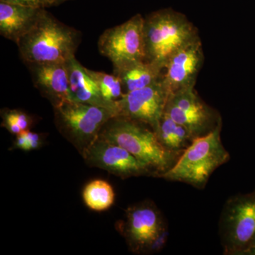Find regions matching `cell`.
<instances>
[{"label":"cell","instance_id":"obj_1","mask_svg":"<svg viewBox=\"0 0 255 255\" xmlns=\"http://www.w3.org/2000/svg\"><path fill=\"white\" fill-rule=\"evenodd\" d=\"M81 41L80 31L43 9L35 26L16 46L26 65L66 62L75 56Z\"/></svg>","mask_w":255,"mask_h":255},{"label":"cell","instance_id":"obj_2","mask_svg":"<svg viewBox=\"0 0 255 255\" xmlns=\"http://www.w3.org/2000/svg\"><path fill=\"white\" fill-rule=\"evenodd\" d=\"M99 135L130 152L155 177L168 171L182 154L167 150L148 126L120 116L111 119Z\"/></svg>","mask_w":255,"mask_h":255},{"label":"cell","instance_id":"obj_3","mask_svg":"<svg viewBox=\"0 0 255 255\" xmlns=\"http://www.w3.org/2000/svg\"><path fill=\"white\" fill-rule=\"evenodd\" d=\"M221 125L194 139L172 167L159 178L204 189L215 171L231 158L221 140Z\"/></svg>","mask_w":255,"mask_h":255},{"label":"cell","instance_id":"obj_4","mask_svg":"<svg viewBox=\"0 0 255 255\" xmlns=\"http://www.w3.org/2000/svg\"><path fill=\"white\" fill-rule=\"evenodd\" d=\"M185 15L172 9L154 11L144 18L146 60L164 68L172 55L198 38Z\"/></svg>","mask_w":255,"mask_h":255},{"label":"cell","instance_id":"obj_5","mask_svg":"<svg viewBox=\"0 0 255 255\" xmlns=\"http://www.w3.org/2000/svg\"><path fill=\"white\" fill-rule=\"evenodd\" d=\"M219 234L225 255H255V189L226 201Z\"/></svg>","mask_w":255,"mask_h":255},{"label":"cell","instance_id":"obj_6","mask_svg":"<svg viewBox=\"0 0 255 255\" xmlns=\"http://www.w3.org/2000/svg\"><path fill=\"white\" fill-rule=\"evenodd\" d=\"M55 122L60 132L83 150L100 135L116 111L78 102H64L54 108Z\"/></svg>","mask_w":255,"mask_h":255},{"label":"cell","instance_id":"obj_7","mask_svg":"<svg viewBox=\"0 0 255 255\" xmlns=\"http://www.w3.org/2000/svg\"><path fill=\"white\" fill-rule=\"evenodd\" d=\"M144 18L137 14L101 34L99 51L112 62L114 70L146 60Z\"/></svg>","mask_w":255,"mask_h":255},{"label":"cell","instance_id":"obj_8","mask_svg":"<svg viewBox=\"0 0 255 255\" xmlns=\"http://www.w3.org/2000/svg\"><path fill=\"white\" fill-rule=\"evenodd\" d=\"M164 113L185 127L194 139L209 133L222 124L221 117L201 100L194 87L170 94Z\"/></svg>","mask_w":255,"mask_h":255},{"label":"cell","instance_id":"obj_9","mask_svg":"<svg viewBox=\"0 0 255 255\" xmlns=\"http://www.w3.org/2000/svg\"><path fill=\"white\" fill-rule=\"evenodd\" d=\"M169 95L161 79L144 88L124 92L117 102V116L145 124L156 132Z\"/></svg>","mask_w":255,"mask_h":255},{"label":"cell","instance_id":"obj_10","mask_svg":"<svg viewBox=\"0 0 255 255\" xmlns=\"http://www.w3.org/2000/svg\"><path fill=\"white\" fill-rule=\"evenodd\" d=\"M82 155L90 166L105 169L124 179L139 176L154 177L153 172L130 152L100 135L82 150Z\"/></svg>","mask_w":255,"mask_h":255},{"label":"cell","instance_id":"obj_11","mask_svg":"<svg viewBox=\"0 0 255 255\" xmlns=\"http://www.w3.org/2000/svg\"><path fill=\"white\" fill-rule=\"evenodd\" d=\"M167 228L155 204L145 201L129 208L122 231L133 253H149L152 243Z\"/></svg>","mask_w":255,"mask_h":255},{"label":"cell","instance_id":"obj_12","mask_svg":"<svg viewBox=\"0 0 255 255\" xmlns=\"http://www.w3.org/2000/svg\"><path fill=\"white\" fill-rule=\"evenodd\" d=\"M203 62L204 52L199 37L176 51L167 60L161 78L169 94L194 87Z\"/></svg>","mask_w":255,"mask_h":255},{"label":"cell","instance_id":"obj_13","mask_svg":"<svg viewBox=\"0 0 255 255\" xmlns=\"http://www.w3.org/2000/svg\"><path fill=\"white\" fill-rule=\"evenodd\" d=\"M66 62L31 63L26 65L32 81L43 97L49 101L53 108L70 102V87Z\"/></svg>","mask_w":255,"mask_h":255},{"label":"cell","instance_id":"obj_14","mask_svg":"<svg viewBox=\"0 0 255 255\" xmlns=\"http://www.w3.org/2000/svg\"><path fill=\"white\" fill-rule=\"evenodd\" d=\"M70 98L73 102L99 106L116 111L117 107L103 98L100 89L93 78L87 73V68L74 56L67 60Z\"/></svg>","mask_w":255,"mask_h":255},{"label":"cell","instance_id":"obj_15","mask_svg":"<svg viewBox=\"0 0 255 255\" xmlns=\"http://www.w3.org/2000/svg\"><path fill=\"white\" fill-rule=\"evenodd\" d=\"M42 9L0 1V34L17 44L35 26Z\"/></svg>","mask_w":255,"mask_h":255},{"label":"cell","instance_id":"obj_16","mask_svg":"<svg viewBox=\"0 0 255 255\" xmlns=\"http://www.w3.org/2000/svg\"><path fill=\"white\" fill-rule=\"evenodd\" d=\"M162 73L163 69L147 60L114 70V75L120 78L125 92L133 91L152 85L160 80Z\"/></svg>","mask_w":255,"mask_h":255},{"label":"cell","instance_id":"obj_17","mask_svg":"<svg viewBox=\"0 0 255 255\" xmlns=\"http://www.w3.org/2000/svg\"><path fill=\"white\" fill-rule=\"evenodd\" d=\"M159 142L171 152L182 153L191 145L194 138L185 127L174 122L164 113L155 132Z\"/></svg>","mask_w":255,"mask_h":255},{"label":"cell","instance_id":"obj_18","mask_svg":"<svg viewBox=\"0 0 255 255\" xmlns=\"http://www.w3.org/2000/svg\"><path fill=\"white\" fill-rule=\"evenodd\" d=\"M82 197L87 207L93 211H103L113 205L115 194L110 183L95 179L84 188Z\"/></svg>","mask_w":255,"mask_h":255},{"label":"cell","instance_id":"obj_19","mask_svg":"<svg viewBox=\"0 0 255 255\" xmlns=\"http://www.w3.org/2000/svg\"><path fill=\"white\" fill-rule=\"evenodd\" d=\"M87 73L93 78L100 89L102 97L107 102L117 107V102L124 95L120 78L114 74L94 71L87 69Z\"/></svg>","mask_w":255,"mask_h":255},{"label":"cell","instance_id":"obj_20","mask_svg":"<svg viewBox=\"0 0 255 255\" xmlns=\"http://www.w3.org/2000/svg\"><path fill=\"white\" fill-rule=\"evenodd\" d=\"M2 126L11 134L17 135L29 130L31 119L28 114L21 110H4L1 112Z\"/></svg>","mask_w":255,"mask_h":255},{"label":"cell","instance_id":"obj_21","mask_svg":"<svg viewBox=\"0 0 255 255\" xmlns=\"http://www.w3.org/2000/svg\"><path fill=\"white\" fill-rule=\"evenodd\" d=\"M0 1L11 3L29 7L38 8V9H46L52 6L50 0H0Z\"/></svg>","mask_w":255,"mask_h":255},{"label":"cell","instance_id":"obj_22","mask_svg":"<svg viewBox=\"0 0 255 255\" xmlns=\"http://www.w3.org/2000/svg\"><path fill=\"white\" fill-rule=\"evenodd\" d=\"M169 233L167 228H165L162 233L159 234L158 237L156 238L154 243L151 246L149 253H155L162 249L165 243H167V238H168Z\"/></svg>","mask_w":255,"mask_h":255},{"label":"cell","instance_id":"obj_23","mask_svg":"<svg viewBox=\"0 0 255 255\" xmlns=\"http://www.w3.org/2000/svg\"><path fill=\"white\" fill-rule=\"evenodd\" d=\"M25 131L21 132V133L16 135L15 145L18 148L21 149V150L30 151L31 150V145H30L29 140H28L27 135H26V132Z\"/></svg>","mask_w":255,"mask_h":255},{"label":"cell","instance_id":"obj_24","mask_svg":"<svg viewBox=\"0 0 255 255\" xmlns=\"http://www.w3.org/2000/svg\"><path fill=\"white\" fill-rule=\"evenodd\" d=\"M52 3V6H58V5L63 4L65 1H70V0H50Z\"/></svg>","mask_w":255,"mask_h":255}]
</instances>
